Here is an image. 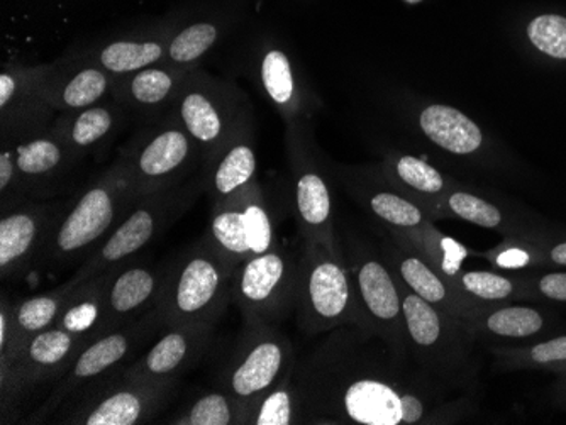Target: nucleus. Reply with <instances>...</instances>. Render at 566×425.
Instances as JSON below:
<instances>
[{"label":"nucleus","mask_w":566,"mask_h":425,"mask_svg":"<svg viewBox=\"0 0 566 425\" xmlns=\"http://www.w3.org/2000/svg\"><path fill=\"white\" fill-rule=\"evenodd\" d=\"M469 329L475 339H531L546 329V317L529 305H482Z\"/></svg>","instance_id":"obj_28"},{"label":"nucleus","mask_w":566,"mask_h":425,"mask_svg":"<svg viewBox=\"0 0 566 425\" xmlns=\"http://www.w3.org/2000/svg\"><path fill=\"white\" fill-rule=\"evenodd\" d=\"M0 196H2V205L24 199L21 197L20 174H17V165H15L14 147L8 138H2V144H0Z\"/></svg>","instance_id":"obj_43"},{"label":"nucleus","mask_w":566,"mask_h":425,"mask_svg":"<svg viewBox=\"0 0 566 425\" xmlns=\"http://www.w3.org/2000/svg\"><path fill=\"white\" fill-rule=\"evenodd\" d=\"M132 192L138 199L148 193L172 189L202 163L201 147L192 135L168 113L150 122L119 155Z\"/></svg>","instance_id":"obj_10"},{"label":"nucleus","mask_w":566,"mask_h":425,"mask_svg":"<svg viewBox=\"0 0 566 425\" xmlns=\"http://www.w3.org/2000/svg\"><path fill=\"white\" fill-rule=\"evenodd\" d=\"M294 209L304 241L321 243L329 251L341 252L334 203L328 181L309 160H295Z\"/></svg>","instance_id":"obj_23"},{"label":"nucleus","mask_w":566,"mask_h":425,"mask_svg":"<svg viewBox=\"0 0 566 425\" xmlns=\"http://www.w3.org/2000/svg\"><path fill=\"white\" fill-rule=\"evenodd\" d=\"M14 304L2 297L0 302V354L8 353L14 339V322H12Z\"/></svg>","instance_id":"obj_46"},{"label":"nucleus","mask_w":566,"mask_h":425,"mask_svg":"<svg viewBox=\"0 0 566 425\" xmlns=\"http://www.w3.org/2000/svg\"><path fill=\"white\" fill-rule=\"evenodd\" d=\"M170 34L162 36H138V38L114 39L106 43L94 54L83 55L114 76L128 75L143 68L163 63Z\"/></svg>","instance_id":"obj_29"},{"label":"nucleus","mask_w":566,"mask_h":425,"mask_svg":"<svg viewBox=\"0 0 566 425\" xmlns=\"http://www.w3.org/2000/svg\"><path fill=\"white\" fill-rule=\"evenodd\" d=\"M166 424L174 425H243L241 412L235 400L220 388L201 393Z\"/></svg>","instance_id":"obj_38"},{"label":"nucleus","mask_w":566,"mask_h":425,"mask_svg":"<svg viewBox=\"0 0 566 425\" xmlns=\"http://www.w3.org/2000/svg\"><path fill=\"white\" fill-rule=\"evenodd\" d=\"M260 82L264 94L282 113L297 110V82L287 55L280 49H269L260 61Z\"/></svg>","instance_id":"obj_39"},{"label":"nucleus","mask_w":566,"mask_h":425,"mask_svg":"<svg viewBox=\"0 0 566 425\" xmlns=\"http://www.w3.org/2000/svg\"><path fill=\"white\" fill-rule=\"evenodd\" d=\"M378 236L381 252L397 282L402 283L427 304L457 317L469 328L482 304L464 294L453 279L441 273L402 234L378 227Z\"/></svg>","instance_id":"obj_16"},{"label":"nucleus","mask_w":566,"mask_h":425,"mask_svg":"<svg viewBox=\"0 0 566 425\" xmlns=\"http://www.w3.org/2000/svg\"><path fill=\"white\" fill-rule=\"evenodd\" d=\"M399 286L409 358L451 392H469L476 371L472 332L457 317L427 304L402 283Z\"/></svg>","instance_id":"obj_4"},{"label":"nucleus","mask_w":566,"mask_h":425,"mask_svg":"<svg viewBox=\"0 0 566 425\" xmlns=\"http://www.w3.org/2000/svg\"><path fill=\"white\" fill-rule=\"evenodd\" d=\"M340 241L344 264L352 275L356 297L370 334L380 338L393 356L411 362L405 341L404 309L401 286L397 283L381 249H375L362 237L344 233Z\"/></svg>","instance_id":"obj_8"},{"label":"nucleus","mask_w":566,"mask_h":425,"mask_svg":"<svg viewBox=\"0 0 566 425\" xmlns=\"http://www.w3.org/2000/svg\"><path fill=\"white\" fill-rule=\"evenodd\" d=\"M202 165V185L211 199V205L224 202L253 184L257 178V151L253 146L251 122L231 135Z\"/></svg>","instance_id":"obj_25"},{"label":"nucleus","mask_w":566,"mask_h":425,"mask_svg":"<svg viewBox=\"0 0 566 425\" xmlns=\"http://www.w3.org/2000/svg\"><path fill=\"white\" fill-rule=\"evenodd\" d=\"M404 2H408V4H420L423 0H404Z\"/></svg>","instance_id":"obj_48"},{"label":"nucleus","mask_w":566,"mask_h":425,"mask_svg":"<svg viewBox=\"0 0 566 425\" xmlns=\"http://www.w3.org/2000/svg\"><path fill=\"white\" fill-rule=\"evenodd\" d=\"M487 257L494 267L504 271L522 270L532 263V255L528 246L518 245V243L498 246L494 251L487 252Z\"/></svg>","instance_id":"obj_44"},{"label":"nucleus","mask_w":566,"mask_h":425,"mask_svg":"<svg viewBox=\"0 0 566 425\" xmlns=\"http://www.w3.org/2000/svg\"><path fill=\"white\" fill-rule=\"evenodd\" d=\"M291 339L270 322H243L238 343L215 380V387L235 400L243 425L249 409L270 390L294 375Z\"/></svg>","instance_id":"obj_7"},{"label":"nucleus","mask_w":566,"mask_h":425,"mask_svg":"<svg viewBox=\"0 0 566 425\" xmlns=\"http://www.w3.org/2000/svg\"><path fill=\"white\" fill-rule=\"evenodd\" d=\"M297 424H303V397L294 375L261 397L245 418V425Z\"/></svg>","instance_id":"obj_34"},{"label":"nucleus","mask_w":566,"mask_h":425,"mask_svg":"<svg viewBox=\"0 0 566 425\" xmlns=\"http://www.w3.org/2000/svg\"><path fill=\"white\" fill-rule=\"evenodd\" d=\"M411 243L449 279H455L463 270L461 264H463L464 258L470 255L469 249L451 239V237L439 233L436 226H431L429 229L414 237Z\"/></svg>","instance_id":"obj_40"},{"label":"nucleus","mask_w":566,"mask_h":425,"mask_svg":"<svg viewBox=\"0 0 566 425\" xmlns=\"http://www.w3.org/2000/svg\"><path fill=\"white\" fill-rule=\"evenodd\" d=\"M85 344L80 335L54 326L27 339L12 358L0 362L2 415L23 393L45 381L60 380Z\"/></svg>","instance_id":"obj_15"},{"label":"nucleus","mask_w":566,"mask_h":425,"mask_svg":"<svg viewBox=\"0 0 566 425\" xmlns=\"http://www.w3.org/2000/svg\"><path fill=\"white\" fill-rule=\"evenodd\" d=\"M214 328L197 324L165 326L156 343L141 358L119 371L137 380L177 381L180 375L204 358L205 351L211 346Z\"/></svg>","instance_id":"obj_20"},{"label":"nucleus","mask_w":566,"mask_h":425,"mask_svg":"<svg viewBox=\"0 0 566 425\" xmlns=\"http://www.w3.org/2000/svg\"><path fill=\"white\" fill-rule=\"evenodd\" d=\"M420 126L433 143L453 155H472L484 144L479 126L455 107H426L421 113Z\"/></svg>","instance_id":"obj_31"},{"label":"nucleus","mask_w":566,"mask_h":425,"mask_svg":"<svg viewBox=\"0 0 566 425\" xmlns=\"http://www.w3.org/2000/svg\"><path fill=\"white\" fill-rule=\"evenodd\" d=\"M220 39V26L209 21L189 24L178 33L172 34L166 48L165 63L184 70L199 67V61L214 48Z\"/></svg>","instance_id":"obj_37"},{"label":"nucleus","mask_w":566,"mask_h":425,"mask_svg":"<svg viewBox=\"0 0 566 425\" xmlns=\"http://www.w3.org/2000/svg\"><path fill=\"white\" fill-rule=\"evenodd\" d=\"M528 36L547 57L566 60V17L562 15H540L528 26Z\"/></svg>","instance_id":"obj_42"},{"label":"nucleus","mask_w":566,"mask_h":425,"mask_svg":"<svg viewBox=\"0 0 566 425\" xmlns=\"http://www.w3.org/2000/svg\"><path fill=\"white\" fill-rule=\"evenodd\" d=\"M109 271L73 286L55 326L80 335L87 343L103 335L104 291H106Z\"/></svg>","instance_id":"obj_30"},{"label":"nucleus","mask_w":566,"mask_h":425,"mask_svg":"<svg viewBox=\"0 0 566 425\" xmlns=\"http://www.w3.org/2000/svg\"><path fill=\"white\" fill-rule=\"evenodd\" d=\"M298 258L275 245L238 264L231 302L238 305L243 322L276 324L295 309Z\"/></svg>","instance_id":"obj_13"},{"label":"nucleus","mask_w":566,"mask_h":425,"mask_svg":"<svg viewBox=\"0 0 566 425\" xmlns=\"http://www.w3.org/2000/svg\"><path fill=\"white\" fill-rule=\"evenodd\" d=\"M125 110L110 97L87 109L58 114L51 128L79 155L87 156L104 150L114 140L121 128Z\"/></svg>","instance_id":"obj_26"},{"label":"nucleus","mask_w":566,"mask_h":425,"mask_svg":"<svg viewBox=\"0 0 566 425\" xmlns=\"http://www.w3.org/2000/svg\"><path fill=\"white\" fill-rule=\"evenodd\" d=\"M393 174L396 180L401 181L402 193L412 202L420 203L435 221H439V208L448 189L438 169L424 160L408 155L397 160Z\"/></svg>","instance_id":"obj_33"},{"label":"nucleus","mask_w":566,"mask_h":425,"mask_svg":"<svg viewBox=\"0 0 566 425\" xmlns=\"http://www.w3.org/2000/svg\"><path fill=\"white\" fill-rule=\"evenodd\" d=\"M453 280L464 294L482 305L506 304L531 294L528 283L498 271L461 270Z\"/></svg>","instance_id":"obj_35"},{"label":"nucleus","mask_w":566,"mask_h":425,"mask_svg":"<svg viewBox=\"0 0 566 425\" xmlns=\"http://www.w3.org/2000/svg\"><path fill=\"white\" fill-rule=\"evenodd\" d=\"M137 200L125 166L118 158L75 199L69 200L38 264L67 267L87 260Z\"/></svg>","instance_id":"obj_2"},{"label":"nucleus","mask_w":566,"mask_h":425,"mask_svg":"<svg viewBox=\"0 0 566 425\" xmlns=\"http://www.w3.org/2000/svg\"><path fill=\"white\" fill-rule=\"evenodd\" d=\"M163 328L165 322L162 316L158 310L153 309L121 328L104 332L103 335L85 344L69 369L64 371L63 377L58 380L57 387L51 390L48 399L30 417L24 418V422L45 424L51 414L60 411L61 405L70 402L82 388L128 366L138 350L156 332L163 331Z\"/></svg>","instance_id":"obj_9"},{"label":"nucleus","mask_w":566,"mask_h":425,"mask_svg":"<svg viewBox=\"0 0 566 425\" xmlns=\"http://www.w3.org/2000/svg\"><path fill=\"white\" fill-rule=\"evenodd\" d=\"M8 140L14 147L21 197L24 199H54L63 192L83 160L54 128Z\"/></svg>","instance_id":"obj_18"},{"label":"nucleus","mask_w":566,"mask_h":425,"mask_svg":"<svg viewBox=\"0 0 566 425\" xmlns=\"http://www.w3.org/2000/svg\"><path fill=\"white\" fill-rule=\"evenodd\" d=\"M51 64H5L0 73V125L2 135L21 138L54 126L55 110L46 95Z\"/></svg>","instance_id":"obj_19"},{"label":"nucleus","mask_w":566,"mask_h":425,"mask_svg":"<svg viewBox=\"0 0 566 425\" xmlns=\"http://www.w3.org/2000/svg\"><path fill=\"white\" fill-rule=\"evenodd\" d=\"M177 381L137 380L110 373L109 377L82 388L58 424L140 425L160 414L170 400Z\"/></svg>","instance_id":"obj_12"},{"label":"nucleus","mask_w":566,"mask_h":425,"mask_svg":"<svg viewBox=\"0 0 566 425\" xmlns=\"http://www.w3.org/2000/svg\"><path fill=\"white\" fill-rule=\"evenodd\" d=\"M353 193L380 229L392 231L408 239H414L431 226H435L436 221L431 217L429 212L421 208L420 203L412 202L402 192L380 187H358Z\"/></svg>","instance_id":"obj_27"},{"label":"nucleus","mask_w":566,"mask_h":425,"mask_svg":"<svg viewBox=\"0 0 566 425\" xmlns=\"http://www.w3.org/2000/svg\"><path fill=\"white\" fill-rule=\"evenodd\" d=\"M69 200L17 199L0 211V275L14 280L38 264Z\"/></svg>","instance_id":"obj_17"},{"label":"nucleus","mask_w":566,"mask_h":425,"mask_svg":"<svg viewBox=\"0 0 566 425\" xmlns=\"http://www.w3.org/2000/svg\"><path fill=\"white\" fill-rule=\"evenodd\" d=\"M70 291L72 288L67 283H61L54 291L33 295L24 298L20 304H14V310H12L14 339L8 353L0 354V362L12 358L27 339L57 324Z\"/></svg>","instance_id":"obj_32"},{"label":"nucleus","mask_w":566,"mask_h":425,"mask_svg":"<svg viewBox=\"0 0 566 425\" xmlns=\"http://www.w3.org/2000/svg\"><path fill=\"white\" fill-rule=\"evenodd\" d=\"M236 264L209 237L168 263L156 310L165 326H215L233 294Z\"/></svg>","instance_id":"obj_3"},{"label":"nucleus","mask_w":566,"mask_h":425,"mask_svg":"<svg viewBox=\"0 0 566 425\" xmlns=\"http://www.w3.org/2000/svg\"><path fill=\"white\" fill-rule=\"evenodd\" d=\"M295 312L306 335L326 334L343 326L368 332L343 255L329 251L321 243L304 241L298 255Z\"/></svg>","instance_id":"obj_6"},{"label":"nucleus","mask_w":566,"mask_h":425,"mask_svg":"<svg viewBox=\"0 0 566 425\" xmlns=\"http://www.w3.org/2000/svg\"><path fill=\"white\" fill-rule=\"evenodd\" d=\"M563 371H566V369H563Z\"/></svg>","instance_id":"obj_49"},{"label":"nucleus","mask_w":566,"mask_h":425,"mask_svg":"<svg viewBox=\"0 0 566 425\" xmlns=\"http://www.w3.org/2000/svg\"><path fill=\"white\" fill-rule=\"evenodd\" d=\"M189 72L163 61L128 75L116 76L110 97L126 110L153 122L170 113Z\"/></svg>","instance_id":"obj_22"},{"label":"nucleus","mask_w":566,"mask_h":425,"mask_svg":"<svg viewBox=\"0 0 566 425\" xmlns=\"http://www.w3.org/2000/svg\"><path fill=\"white\" fill-rule=\"evenodd\" d=\"M294 369L303 424H455L472 412L469 399L401 362L377 335L343 326Z\"/></svg>","instance_id":"obj_1"},{"label":"nucleus","mask_w":566,"mask_h":425,"mask_svg":"<svg viewBox=\"0 0 566 425\" xmlns=\"http://www.w3.org/2000/svg\"><path fill=\"white\" fill-rule=\"evenodd\" d=\"M529 292L553 302H566V271H552L528 283Z\"/></svg>","instance_id":"obj_45"},{"label":"nucleus","mask_w":566,"mask_h":425,"mask_svg":"<svg viewBox=\"0 0 566 425\" xmlns=\"http://www.w3.org/2000/svg\"><path fill=\"white\" fill-rule=\"evenodd\" d=\"M168 264L128 263L113 268L104 291V332L156 309Z\"/></svg>","instance_id":"obj_21"},{"label":"nucleus","mask_w":566,"mask_h":425,"mask_svg":"<svg viewBox=\"0 0 566 425\" xmlns=\"http://www.w3.org/2000/svg\"><path fill=\"white\" fill-rule=\"evenodd\" d=\"M114 80L101 64L89 58L73 57L51 64L46 95L55 113H73L107 101L113 94Z\"/></svg>","instance_id":"obj_24"},{"label":"nucleus","mask_w":566,"mask_h":425,"mask_svg":"<svg viewBox=\"0 0 566 425\" xmlns=\"http://www.w3.org/2000/svg\"><path fill=\"white\" fill-rule=\"evenodd\" d=\"M170 113L201 147L202 163L251 122L245 95L235 83L209 75L201 67L187 73Z\"/></svg>","instance_id":"obj_11"},{"label":"nucleus","mask_w":566,"mask_h":425,"mask_svg":"<svg viewBox=\"0 0 566 425\" xmlns=\"http://www.w3.org/2000/svg\"><path fill=\"white\" fill-rule=\"evenodd\" d=\"M494 354L509 366L566 369V334L532 344L524 350H494Z\"/></svg>","instance_id":"obj_41"},{"label":"nucleus","mask_w":566,"mask_h":425,"mask_svg":"<svg viewBox=\"0 0 566 425\" xmlns=\"http://www.w3.org/2000/svg\"><path fill=\"white\" fill-rule=\"evenodd\" d=\"M547 261L556 267H566V241L556 243L547 249Z\"/></svg>","instance_id":"obj_47"},{"label":"nucleus","mask_w":566,"mask_h":425,"mask_svg":"<svg viewBox=\"0 0 566 425\" xmlns=\"http://www.w3.org/2000/svg\"><path fill=\"white\" fill-rule=\"evenodd\" d=\"M204 192L202 178L184 181L172 189L140 197L114 227L113 233L82 261L79 270L67 280L70 288L94 276L121 267L137 257L141 249L152 245L172 224L186 214L197 197Z\"/></svg>","instance_id":"obj_5"},{"label":"nucleus","mask_w":566,"mask_h":425,"mask_svg":"<svg viewBox=\"0 0 566 425\" xmlns=\"http://www.w3.org/2000/svg\"><path fill=\"white\" fill-rule=\"evenodd\" d=\"M205 236L236 267L276 245L272 212L257 180L236 196L211 205Z\"/></svg>","instance_id":"obj_14"},{"label":"nucleus","mask_w":566,"mask_h":425,"mask_svg":"<svg viewBox=\"0 0 566 425\" xmlns=\"http://www.w3.org/2000/svg\"><path fill=\"white\" fill-rule=\"evenodd\" d=\"M441 219H457L491 231H504L509 224L503 209L491 200L467 190L446 193L439 208V221Z\"/></svg>","instance_id":"obj_36"}]
</instances>
